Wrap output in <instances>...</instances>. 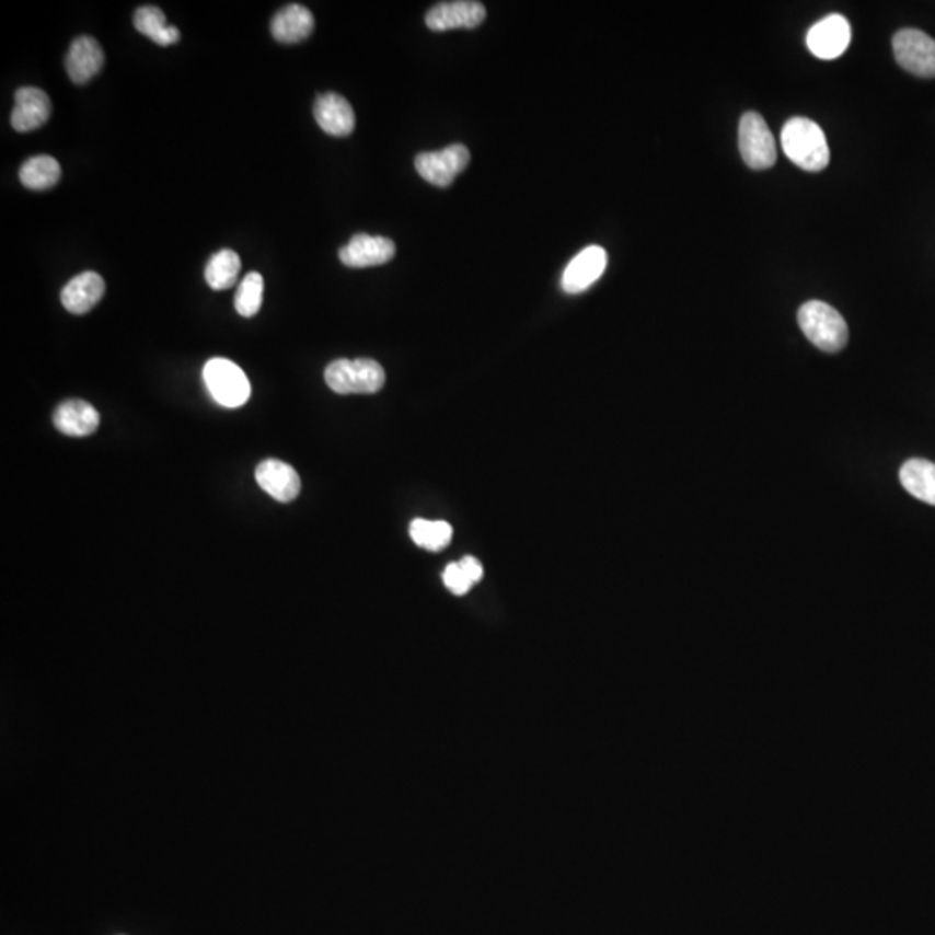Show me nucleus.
<instances>
[{"mask_svg": "<svg viewBox=\"0 0 935 935\" xmlns=\"http://www.w3.org/2000/svg\"><path fill=\"white\" fill-rule=\"evenodd\" d=\"M806 44L816 58L824 61L841 58L851 44V25L841 14H830L811 26Z\"/></svg>", "mask_w": 935, "mask_h": 935, "instance_id": "6e6552de", "label": "nucleus"}, {"mask_svg": "<svg viewBox=\"0 0 935 935\" xmlns=\"http://www.w3.org/2000/svg\"><path fill=\"white\" fill-rule=\"evenodd\" d=\"M61 178V166L53 157L28 158L20 169V181L32 191H46L55 187Z\"/></svg>", "mask_w": 935, "mask_h": 935, "instance_id": "412c9836", "label": "nucleus"}, {"mask_svg": "<svg viewBox=\"0 0 935 935\" xmlns=\"http://www.w3.org/2000/svg\"><path fill=\"white\" fill-rule=\"evenodd\" d=\"M104 291H106L104 279L100 274L88 270L76 276L62 288L61 303L71 314H88L92 307L103 299Z\"/></svg>", "mask_w": 935, "mask_h": 935, "instance_id": "f3484780", "label": "nucleus"}, {"mask_svg": "<svg viewBox=\"0 0 935 935\" xmlns=\"http://www.w3.org/2000/svg\"><path fill=\"white\" fill-rule=\"evenodd\" d=\"M738 146L743 162L753 170H766L776 163V145L770 127L759 113L741 116Z\"/></svg>", "mask_w": 935, "mask_h": 935, "instance_id": "39448f33", "label": "nucleus"}, {"mask_svg": "<svg viewBox=\"0 0 935 935\" xmlns=\"http://www.w3.org/2000/svg\"><path fill=\"white\" fill-rule=\"evenodd\" d=\"M49 95L42 89L21 88L14 95V108L11 113V125L18 132H32L41 129L49 120Z\"/></svg>", "mask_w": 935, "mask_h": 935, "instance_id": "4468645a", "label": "nucleus"}, {"mask_svg": "<svg viewBox=\"0 0 935 935\" xmlns=\"http://www.w3.org/2000/svg\"><path fill=\"white\" fill-rule=\"evenodd\" d=\"M899 67L923 79L935 77V41L920 30L904 28L892 38Z\"/></svg>", "mask_w": 935, "mask_h": 935, "instance_id": "423d86ee", "label": "nucleus"}, {"mask_svg": "<svg viewBox=\"0 0 935 935\" xmlns=\"http://www.w3.org/2000/svg\"><path fill=\"white\" fill-rule=\"evenodd\" d=\"M205 385L213 401L220 406L236 409L246 404L252 393L249 378L232 360L216 357L208 360L204 369Z\"/></svg>", "mask_w": 935, "mask_h": 935, "instance_id": "20e7f679", "label": "nucleus"}, {"mask_svg": "<svg viewBox=\"0 0 935 935\" xmlns=\"http://www.w3.org/2000/svg\"><path fill=\"white\" fill-rule=\"evenodd\" d=\"M395 243L389 238L369 236V234H356L353 240L339 249L338 255L342 264L353 269H365L383 265L395 257Z\"/></svg>", "mask_w": 935, "mask_h": 935, "instance_id": "1a4fd4ad", "label": "nucleus"}, {"mask_svg": "<svg viewBox=\"0 0 935 935\" xmlns=\"http://www.w3.org/2000/svg\"><path fill=\"white\" fill-rule=\"evenodd\" d=\"M270 32L282 44H297L314 32V16L305 5H286L270 21Z\"/></svg>", "mask_w": 935, "mask_h": 935, "instance_id": "a211bd4d", "label": "nucleus"}, {"mask_svg": "<svg viewBox=\"0 0 935 935\" xmlns=\"http://www.w3.org/2000/svg\"><path fill=\"white\" fill-rule=\"evenodd\" d=\"M409 534L416 546L428 551H442L451 543L452 527L443 520L431 522V520L416 518L411 523Z\"/></svg>", "mask_w": 935, "mask_h": 935, "instance_id": "5701e85b", "label": "nucleus"}, {"mask_svg": "<svg viewBox=\"0 0 935 935\" xmlns=\"http://www.w3.org/2000/svg\"><path fill=\"white\" fill-rule=\"evenodd\" d=\"M314 116L319 127L330 136H350L356 129V115L353 106L344 95L335 92L318 95L314 104Z\"/></svg>", "mask_w": 935, "mask_h": 935, "instance_id": "ddd939ff", "label": "nucleus"}, {"mask_svg": "<svg viewBox=\"0 0 935 935\" xmlns=\"http://www.w3.org/2000/svg\"><path fill=\"white\" fill-rule=\"evenodd\" d=\"M799 326L807 339L823 353H841L847 345L849 330L845 319L832 305L820 300H811L800 307Z\"/></svg>", "mask_w": 935, "mask_h": 935, "instance_id": "f03ea898", "label": "nucleus"}, {"mask_svg": "<svg viewBox=\"0 0 935 935\" xmlns=\"http://www.w3.org/2000/svg\"><path fill=\"white\" fill-rule=\"evenodd\" d=\"M262 297H264V278L258 273L246 274L234 299L238 314L243 318L257 315L262 307Z\"/></svg>", "mask_w": 935, "mask_h": 935, "instance_id": "b1692460", "label": "nucleus"}, {"mask_svg": "<svg viewBox=\"0 0 935 935\" xmlns=\"http://www.w3.org/2000/svg\"><path fill=\"white\" fill-rule=\"evenodd\" d=\"M782 146L786 157L807 172H821L830 163V146L816 122L795 116L783 125Z\"/></svg>", "mask_w": 935, "mask_h": 935, "instance_id": "f257e3e1", "label": "nucleus"}, {"mask_svg": "<svg viewBox=\"0 0 935 935\" xmlns=\"http://www.w3.org/2000/svg\"><path fill=\"white\" fill-rule=\"evenodd\" d=\"M65 67L71 82L85 83L94 79L104 67V53L100 42L89 35L77 37L71 42Z\"/></svg>", "mask_w": 935, "mask_h": 935, "instance_id": "2eb2a0df", "label": "nucleus"}, {"mask_svg": "<svg viewBox=\"0 0 935 935\" xmlns=\"http://www.w3.org/2000/svg\"><path fill=\"white\" fill-rule=\"evenodd\" d=\"M55 427L68 437H88L100 427V413L89 402L80 399L65 401L56 407L53 416Z\"/></svg>", "mask_w": 935, "mask_h": 935, "instance_id": "dca6fc26", "label": "nucleus"}, {"mask_svg": "<svg viewBox=\"0 0 935 935\" xmlns=\"http://www.w3.org/2000/svg\"><path fill=\"white\" fill-rule=\"evenodd\" d=\"M240 270V255L232 250H220L208 262L205 279H207L211 290H228L231 286L236 285Z\"/></svg>", "mask_w": 935, "mask_h": 935, "instance_id": "4be33fe9", "label": "nucleus"}, {"mask_svg": "<svg viewBox=\"0 0 935 935\" xmlns=\"http://www.w3.org/2000/svg\"><path fill=\"white\" fill-rule=\"evenodd\" d=\"M487 11L482 2L458 0V2H440L434 5L427 14V26L434 32H446L452 28H476L484 23Z\"/></svg>", "mask_w": 935, "mask_h": 935, "instance_id": "9b49d317", "label": "nucleus"}, {"mask_svg": "<svg viewBox=\"0 0 935 935\" xmlns=\"http://www.w3.org/2000/svg\"><path fill=\"white\" fill-rule=\"evenodd\" d=\"M257 484L265 493L279 503H290L297 499L302 488L299 473L295 468L279 460H265L255 470Z\"/></svg>", "mask_w": 935, "mask_h": 935, "instance_id": "f8f14e48", "label": "nucleus"}, {"mask_svg": "<svg viewBox=\"0 0 935 935\" xmlns=\"http://www.w3.org/2000/svg\"><path fill=\"white\" fill-rule=\"evenodd\" d=\"M443 584L448 586V589L452 595H458V597H463V595H466V592L473 588V582L468 579L466 574H464L463 568H461L460 562L451 563V565H448V568L443 570Z\"/></svg>", "mask_w": 935, "mask_h": 935, "instance_id": "393cba45", "label": "nucleus"}, {"mask_svg": "<svg viewBox=\"0 0 935 935\" xmlns=\"http://www.w3.org/2000/svg\"><path fill=\"white\" fill-rule=\"evenodd\" d=\"M134 25L146 37L157 42L160 46H172L177 44L181 38V32L177 26L166 25V18L162 9L154 5H145L139 8L134 14Z\"/></svg>", "mask_w": 935, "mask_h": 935, "instance_id": "aec40b11", "label": "nucleus"}, {"mask_svg": "<svg viewBox=\"0 0 935 935\" xmlns=\"http://www.w3.org/2000/svg\"><path fill=\"white\" fill-rule=\"evenodd\" d=\"M609 255L601 246H588L574 257L563 273L562 288L565 293L577 295L588 290L603 276Z\"/></svg>", "mask_w": 935, "mask_h": 935, "instance_id": "9d476101", "label": "nucleus"}, {"mask_svg": "<svg viewBox=\"0 0 935 935\" xmlns=\"http://www.w3.org/2000/svg\"><path fill=\"white\" fill-rule=\"evenodd\" d=\"M460 565L468 579L472 580L473 584L481 582L482 577H484V568H482V563L478 559L473 558V556H464Z\"/></svg>", "mask_w": 935, "mask_h": 935, "instance_id": "a878e982", "label": "nucleus"}, {"mask_svg": "<svg viewBox=\"0 0 935 935\" xmlns=\"http://www.w3.org/2000/svg\"><path fill=\"white\" fill-rule=\"evenodd\" d=\"M324 380L339 395L377 393L385 386V371L373 359H338L327 366Z\"/></svg>", "mask_w": 935, "mask_h": 935, "instance_id": "7ed1b4c3", "label": "nucleus"}, {"mask_svg": "<svg viewBox=\"0 0 935 935\" xmlns=\"http://www.w3.org/2000/svg\"><path fill=\"white\" fill-rule=\"evenodd\" d=\"M470 163V151L466 146L451 145L442 151L422 153L414 160V166L422 178L437 187H449L454 178Z\"/></svg>", "mask_w": 935, "mask_h": 935, "instance_id": "0eeeda50", "label": "nucleus"}, {"mask_svg": "<svg viewBox=\"0 0 935 935\" xmlns=\"http://www.w3.org/2000/svg\"><path fill=\"white\" fill-rule=\"evenodd\" d=\"M902 487L920 501L935 506V463L927 460H910L899 472Z\"/></svg>", "mask_w": 935, "mask_h": 935, "instance_id": "6ab92c4d", "label": "nucleus"}]
</instances>
